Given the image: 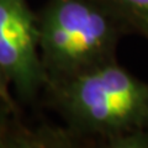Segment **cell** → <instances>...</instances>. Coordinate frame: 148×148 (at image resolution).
Instances as JSON below:
<instances>
[{
	"instance_id": "6da1fadb",
	"label": "cell",
	"mask_w": 148,
	"mask_h": 148,
	"mask_svg": "<svg viewBox=\"0 0 148 148\" xmlns=\"http://www.w3.org/2000/svg\"><path fill=\"white\" fill-rule=\"evenodd\" d=\"M47 103L84 140L148 148V83L112 61L43 88Z\"/></svg>"
},
{
	"instance_id": "3957f363",
	"label": "cell",
	"mask_w": 148,
	"mask_h": 148,
	"mask_svg": "<svg viewBox=\"0 0 148 148\" xmlns=\"http://www.w3.org/2000/svg\"><path fill=\"white\" fill-rule=\"evenodd\" d=\"M0 71L24 103L43 91L37 15L26 0H0Z\"/></svg>"
},
{
	"instance_id": "7a4b0ae2",
	"label": "cell",
	"mask_w": 148,
	"mask_h": 148,
	"mask_svg": "<svg viewBox=\"0 0 148 148\" xmlns=\"http://www.w3.org/2000/svg\"><path fill=\"white\" fill-rule=\"evenodd\" d=\"M36 15L46 84L116 61L119 42L131 34L101 0H48Z\"/></svg>"
},
{
	"instance_id": "277c9868",
	"label": "cell",
	"mask_w": 148,
	"mask_h": 148,
	"mask_svg": "<svg viewBox=\"0 0 148 148\" xmlns=\"http://www.w3.org/2000/svg\"><path fill=\"white\" fill-rule=\"evenodd\" d=\"M123 21L131 34L148 41V0H101Z\"/></svg>"
},
{
	"instance_id": "8992f818",
	"label": "cell",
	"mask_w": 148,
	"mask_h": 148,
	"mask_svg": "<svg viewBox=\"0 0 148 148\" xmlns=\"http://www.w3.org/2000/svg\"><path fill=\"white\" fill-rule=\"evenodd\" d=\"M9 86H10V84H9L6 78L4 77V74L1 73V71H0V100L4 101L6 105H9L15 111H18L17 104H16V101L14 100L12 95H11V91H10V88Z\"/></svg>"
},
{
	"instance_id": "5b68a950",
	"label": "cell",
	"mask_w": 148,
	"mask_h": 148,
	"mask_svg": "<svg viewBox=\"0 0 148 148\" xmlns=\"http://www.w3.org/2000/svg\"><path fill=\"white\" fill-rule=\"evenodd\" d=\"M18 111L0 100V148H16L18 131L22 125L16 121Z\"/></svg>"
}]
</instances>
